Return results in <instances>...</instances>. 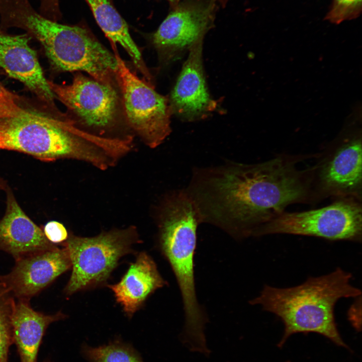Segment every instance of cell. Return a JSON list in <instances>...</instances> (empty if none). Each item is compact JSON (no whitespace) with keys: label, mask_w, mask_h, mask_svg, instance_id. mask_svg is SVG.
Here are the masks:
<instances>
[{"label":"cell","mask_w":362,"mask_h":362,"mask_svg":"<svg viewBox=\"0 0 362 362\" xmlns=\"http://www.w3.org/2000/svg\"><path fill=\"white\" fill-rule=\"evenodd\" d=\"M303 158L281 155L258 163L228 161L197 167L185 190L202 223L236 239L256 237L263 225L288 206L311 202L306 171L296 165Z\"/></svg>","instance_id":"1"},{"label":"cell","mask_w":362,"mask_h":362,"mask_svg":"<svg viewBox=\"0 0 362 362\" xmlns=\"http://www.w3.org/2000/svg\"><path fill=\"white\" fill-rule=\"evenodd\" d=\"M0 82V149L26 153L45 161L72 159L106 170L122 156L120 142L78 129L67 114L42 112Z\"/></svg>","instance_id":"2"},{"label":"cell","mask_w":362,"mask_h":362,"mask_svg":"<svg viewBox=\"0 0 362 362\" xmlns=\"http://www.w3.org/2000/svg\"><path fill=\"white\" fill-rule=\"evenodd\" d=\"M351 278L350 273L337 267L328 274L309 277L294 287L280 288L265 285L249 303L260 306L283 321L284 333L278 347H282L293 334L314 332L348 348L337 328L334 307L341 298L361 296L360 290L350 284Z\"/></svg>","instance_id":"3"},{"label":"cell","mask_w":362,"mask_h":362,"mask_svg":"<svg viewBox=\"0 0 362 362\" xmlns=\"http://www.w3.org/2000/svg\"><path fill=\"white\" fill-rule=\"evenodd\" d=\"M158 241L161 253L176 279L182 298L185 324L181 338L191 344L203 342L208 321L198 300L194 255L197 231L202 223L199 212L185 189L165 195L155 209Z\"/></svg>","instance_id":"4"},{"label":"cell","mask_w":362,"mask_h":362,"mask_svg":"<svg viewBox=\"0 0 362 362\" xmlns=\"http://www.w3.org/2000/svg\"><path fill=\"white\" fill-rule=\"evenodd\" d=\"M9 26L21 28L39 41L52 68L58 72H81L120 90L117 62L110 51L87 28L62 25L36 12L28 0L11 9Z\"/></svg>","instance_id":"5"},{"label":"cell","mask_w":362,"mask_h":362,"mask_svg":"<svg viewBox=\"0 0 362 362\" xmlns=\"http://www.w3.org/2000/svg\"><path fill=\"white\" fill-rule=\"evenodd\" d=\"M48 83L78 129L100 138L133 143L135 136L126 119L120 90L81 72L74 73L70 84L50 80Z\"/></svg>","instance_id":"6"},{"label":"cell","mask_w":362,"mask_h":362,"mask_svg":"<svg viewBox=\"0 0 362 362\" xmlns=\"http://www.w3.org/2000/svg\"><path fill=\"white\" fill-rule=\"evenodd\" d=\"M139 241L137 228L132 225L93 237L69 234L62 244L67 249L72 267L65 293L70 295L105 282L121 257L130 253L132 245Z\"/></svg>","instance_id":"7"},{"label":"cell","mask_w":362,"mask_h":362,"mask_svg":"<svg viewBox=\"0 0 362 362\" xmlns=\"http://www.w3.org/2000/svg\"><path fill=\"white\" fill-rule=\"evenodd\" d=\"M276 234L314 236L330 241L360 242L361 201L338 198L328 206L298 212H284L263 225L256 237Z\"/></svg>","instance_id":"8"},{"label":"cell","mask_w":362,"mask_h":362,"mask_svg":"<svg viewBox=\"0 0 362 362\" xmlns=\"http://www.w3.org/2000/svg\"><path fill=\"white\" fill-rule=\"evenodd\" d=\"M117 62V76L128 126L134 136L150 148L161 145L171 132L168 98L140 79L123 60L112 44Z\"/></svg>","instance_id":"9"},{"label":"cell","mask_w":362,"mask_h":362,"mask_svg":"<svg viewBox=\"0 0 362 362\" xmlns=\"http://www.w3.org/2000/svg\"><path fill=\"white\" fill-rule=\"evenodd\" d=\"M361 142L360 131L342 135L306 169L312 202L329 197L361 201Z\"/></svg>","instance_id":"10"},{"label":"cell","mask_w":362,"mask_h":362,"mask_svg":"<svg viewBox=\"0 0 362 362\" xmlns=\"http://www.w3.org/2000/svg\"><path fill=\"white\" fill-rule=\"evenodd\" d=\"M218 5L214 0H181L158 29L149 34L160 64L166 65L197 43L213 27Z\"/></svg>","instance_id":"11"},{"label":"cell","mask_w":362,"mask_h":362,"mask_svg":"<svg viewBox=\"0 0 362 362\" xmlns=\"http://www.w3.org/2000/svg\"><path fill=\"white\" fill-rule=\"evenodd\" d=\"M71 267L66 247H56L16 260L12 271L0 276V284L14 297L29 301Z\"/></svg>","instance_id":"12"},{"label":"cell","mask_w":362,"mask_h":362,"mask_svg":"<svg viewBox=\"0 0 362 362\" xmlns=\"http://www.w3.org/2000/svg\"><path fill=\"white\" fill-rule=\"evenodd\" d=\"M203 43L200 41L189 50L188 58L168 98L172 114L185 121L203 119L216 108V103L212 99L207 86Z\"/></svg>","instance_id":"13"},{"label":"cell","mask_w":362,"mask_h":362,"mask_svg":"<svg viewBox=\"0 0 362 362\" xmlns=\"http://www.w3.org/2000/svg\"><path fill=\"white\" fill-rule=\"evenodd\" d=\"M27 34L12 35L0 29V67L22 82L47 108L58 109L55 97L43 74L36 52L29 45Z\"/></svg>","instance_id":"14"},{"label":"cell","mask_w":362,"mask_h":362,"mask_svg":"<svg viewBox=\"0 0 362 362\" xmlns=\"http://www.w3.org/2000/svg\"><path fill=\"white\" fill-rule=\"evenodd\" d=\"M7 208L0 220V250L17 260L57 246L46 238L43 230L25 214L7 187Z\"/></svg>","instance_id":"15"},{"label":"cell","mask_w":362,"mask_h":362,"mask_svg":"<svg viewBox=\"0 0 362 362\" xmlns=\"http://www.w3.org/2000/svg\"><path fill=\"white\" fill-rule=\"evenodd\" d=\"M165 285L154 261L141 252L120 281L108 287L125 313L132 316L150 295Z\"/></svg>","instance_id":"16"},{"label":"cell","mask_w":362,"mask_h":362,"mask_svg":"<svg viewBox=\"0 0 362 362\" xmlns=\"http://www.w3.org/2000/svg\"><path fill=\"white\" fill-rule=\"evenodd\" d=\"M65 315L59 312L46 315L31 308L29 301L18 300L11 317L13 341L15 342L21 362H36L39 345L48 326Z\"/></svg>","instance_id":"17"},{"label":"cell","mask_w":362,"mask_h":362,"mask_svg":"<svg viewBox=\"0 0 362 362\" xmlns=\"http://www.w3.org/2000/svg\"><path fill=\"white\" fill-rule=\"evenodd\" d=\"M94 18L111 44H119L131 57L143 80L153 85V76L146 66L139 48L132 38L128 26L111 0H85Z\"/></svg>","instance_id":"18"},{"label":"cell","mask_w":362,"mask_h":362,"mask_svg":"<svg viewBox=\"0 0 362 362\" xmlns=\"http://www.w3.org/2000/svg\"><path fill=\"white\" fill-rule=\"evenodd\" d=\"M14 297L0 284V362H7L9 348L13 342L11 317Z\"/></svg>","instance_id":"19"},{"label":"cell","mask_w":362,"mask_h":362,"mask_svg":"<svg viewBox=\"0 0 362 362\" xmlns=\"http://www.w3.org/2000/svg\"><path fill=\"white\" fill-rule=\"evenodd\" d=\"M84 351L90 362H144L131 347L120 343L86 347Z\"/></svg>","instance_id":"20"},{"label":"cell","mask_w":362,"mask_h":362,"mask_svg":"<svg viewBox=\"0 0 362 362\" xmlns=\"http://www.w3.org/2000/svg\"><path fill=\"white\" fill-rule=\"evenodd\" d=\"M362 0H333L325 19L338 24L357 18L361 13Z\"/></svg>","instance_id":"21"},{"label":"cell","mask_w":362,"mask_h":362,"mask_svg":"<svg viewBox=\"0 0 362 362\" xmlns=\"http://www.w3.org/2000/svg\"><path fill=\"white\" fill-rule=\"evenodd\" d=\"M43 231L47 240L54 244L61 243L63 244L69 236L64 225L56 221L48 222L45 225Z\"/></svg>","instance_id":"22"},{"label":"cell","mask_w":362,"mask_h":362,"mask_svg":"<svg viewBox=\"0 0 362 362\" xmlns=\"http://www.w3.org/2000/svg\"><path fill=\"white\" fill-rule=\"evenodd\" d=\"M40 11L42 15L53 21L61 17L59 0H40Z\"/></svg>","instance_id":"23"},{"label":"cell","mask_w":362,"mask_h":362,"mask_svg":"<svg viewBox=\"0 0 362 362\" xmlns=\"http://www.w3.org/2000/svg\"><path fill=\"white\" fill-rule=\"evenodd\" d=\"M354 302L348 311V318L357 331L361 330V296L354 298Z\"/></svg>","instance_id":"24"},{"label":"cell","mask_w":362,"mask_h":362,"mask_svg":"<svg viewBox=\"0 0 362 362\" xmlns=\"http://www.w3.org/2000/svg\"><path fill=\"white\" fill-rule=\"evenodd\" d=\"M218 5L219 4L220 5L223 6L224 7L227 4L228 1L229 0H214Z\"/></svg>","instance_id":"25"},{"label":"cell","mask_w":362,"mask_h":362,"mask_svg":"<svg viewBox=\"0 0 362 362\" xmlns=\"http://www.w3.org/2000/svg\"><path fill=\"white\" fill-rule=\"evenodd\" d=\"M169 4L170 8L176 6L181 0H167Z\"/></svg>","instance_id":"26"},{"label":"cell","mask_w":362,"mask_h":362,"mask_svg":"<svg viewBox=\"0 0 362 362\" xmlns=\"http://www.w3.org/2000/svg\"><path fill=\"white\" fill-rule=\"evenodd\" d=\"M8 187L6 186L5 182L0 178V190L6 189Z\"/></svg>","instance_id":"27"},{"label":"cell","mask_w":362,"mask_h":362,"mask_svg":"<svg viewBox=\"0 0 362 362\" xmlns=\"http://www.w3.org/2000/svg\"><path fill=\"white\" fill-rule=\"evenodd\" d=\"M287 362H290V361H287Z\"/></svg>","instance_id":"28"}]
</instances>
